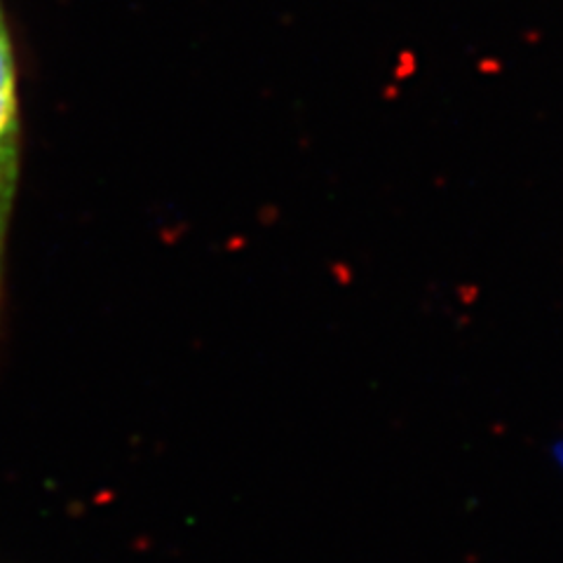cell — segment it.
<instances>
[{"label":"cell","instance_id":"1","mask_svg":"<svg viewBox=\"0 0 563 563\" xmlns=\"http://www.w3.org/2000/svg\"><path fill=\"white\" fill-rule=\"evenodd\" d=\"M22 120L16 95V66L3 0H0V306L5 294V252L12 209L20 188Z\"/></svg>","mask_w":563,"mask_h":563}]
</instances>
